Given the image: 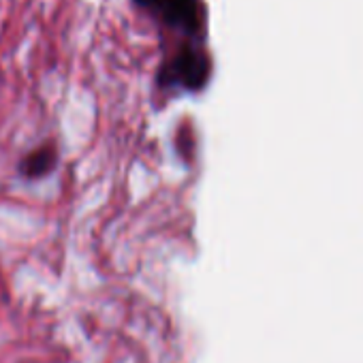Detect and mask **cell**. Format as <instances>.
Here are the masks:
<instances>
[{
	"mask_svg": "<svg viewBox=\"0 0 363 363\" xmlns=\"http://www.w3.org/2000/svg\"><path fill=\"white\" fill-rule=\"evenodd\" d=\"M56 164V147L52 145H41L37 150H33L24 160H22V175L28 179H39L43 175H48Z\"/></svg>",
	"mask_w": 363,
	"mask_h": 363,
	"instance_id": "obj_3",
	"label": "cell"
},
{
	"mask_svg": "<svg viewBox=\"0 0 363 363\" xmlns=\"http://www.w3.org/2000/svg\"><path fill=\"white\" fill-rule=\"evenodd\" d=\"M135 3L156 16V20L171 30L193 37L203 30L201 0H135Z\"/></svg>",
	"mask_w": 363,
	"mask_h": 363,
	"instance_id": "obj_2",
	"label": "cell"
},
{
	"mask_svg": "<svg viewBox=\"0 0 363 363\" xmlns=\"http://www.w3.org/2000/svg\"><path fill=\"white\" fill-rule=\"evenodd\" d=\"M210 77V60L203 50L184 45L173 52L160 69L162 86H182L186 90H199Z\"/></svg>",
	"mask_w": 363,
	"mask_h": 363,
	"instance_id": "obj_1",
	"label": "cell"
}]
</instances>
